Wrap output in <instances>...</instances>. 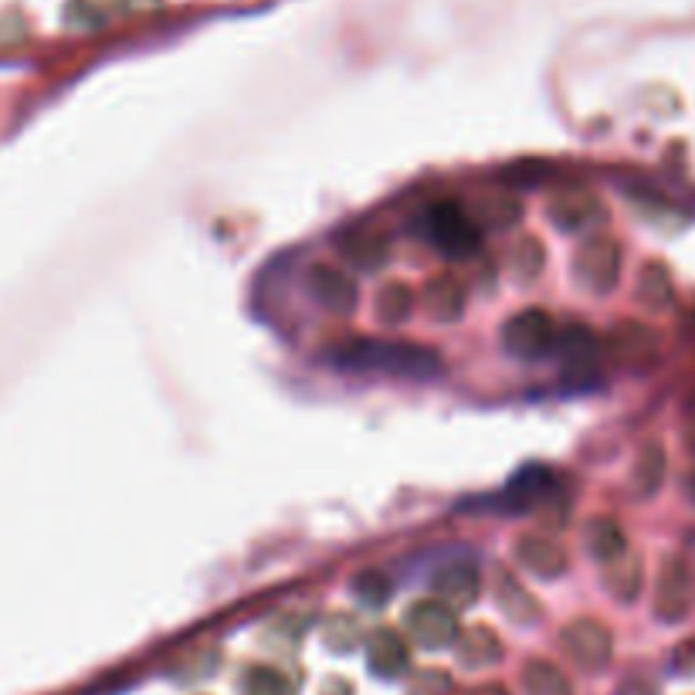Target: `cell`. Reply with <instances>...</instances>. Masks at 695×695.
Instances as JSON below:
<instances>
[{"label": "cell", "mask_w": 695, "mask_h": 695, "mask_svg": "<svg viewBox=\"0 0 695 695\" xmlns=\"http://www.w3.org/2000/svg\"><path fill=\"white\" fill-rule=\"evenodd\" d=\"M478 570L471 563H452L435 577V594L448 608H468L478 598Z\"/></svg>", "instance_id": "cell-10"}, {"label": "cell", "mask_w": 695, "mask_h": 695, "mask_svg": "<svg viewBox=\"0 0 695 695\" xmlns=\"http://www.w3.org/2000/svg\"><path fill=\"white\" fill-rule=\"evenodd\" d=\"M587 540H591V550L598 560L604 563H614L618 557L627 553V543H624V532L614 519H598L591 529H587Z\"/></svg>", "instance_id": "cell-16"}, {"label": "cell", "mask_w": 695, "mask_h": 695, "mask_svg": "<svg viewBox=\"0 0 695 695\" xmlns=\"http://www.w3.org/2000/svg\"><path fill=\"white\" fill-rule=\"evenodd\" d=\"M621 560H624V563H621V567L614 563V567H618V573L611 570V577H608V580H611V587L618 591V598L631 601V598L637 594V587H641V567H637V560H634V557H627V553H624Z\"/></svg>", "instance_id": "cell-22"}, {"label": "cell", "mask_w": 695, "mask_h": 695, "mask_svg": "<svg viewBox=\"0 0 695 695\" xmlns=\"http://www.w3.org/2000/svg\"><path fill=\"white\" fill-rule=\"evenodd\" d=\"M553 221L567 231H587L604 221V207L591 194H563L553 200Z\"/></svg>", "instance_id": "cell-11"}, {"label": "cell", "mask_w": 695, "mask_h": 695, "mask_svg": "<svg viewBox=\"0 0 695 695\" xmlns=\"http://www.w3.org/2000/svg\"><path fill=\"white\" fill-rule=\"evenodd\" d=\"M563 645L580 665L601 668L611 658V631L604 624H598L594 618H580L563 631Z\"/></svg>", "instance_id": "cell-5"}, {"label": "cell", "mask_w": 695, "mask_h": 695, "mask_svg": "<svg viewBox=\"0 0 695 695\" xmlns=\"http://www.w3.org/2000/svg\"><path fill=\"white\" fill-rule=\"evenodd\" d=\"M411 631L421 645L427 649H445L458 637V621H455V611L442 601H424L411 611Z\"/></svg>", "instance_id": "cell-6"}, {"label": "cell", "mask_w": 695, "mask_h": 695, "mask_svg": "<svg viewBox=\"0 0 695 695\" xmlns=\"http://www.w3.org/2000/svg\"><path fill=\"white\" fill-rule=\"evenodd\" d=\"M557 492V475L547 465H526L522 471L512 475V483L506 486V506L509 509H529L540 506Z\"/></svg>", "instance_id": "cell-7"}, {"label": "cell", "mask_w": 695, "mask_h": 695, "mask_svg": "<svg viewBox=\"0 0 695 695\" xmlns=\"http://www.w3.org/2000/svg\"><path fill=\"white\" fill-rule=\"evenodd\" d=\"M309 292L315 295L319 305H326L330 312H350L356 305V286L346 272L330 269V264H319L309 272Z\"/></svg>", "instance_id": "cell-8"}, {"label": "cell", "mask_w": 695, "mask_h": 695, "mask_svg": "<svg viewBox=\"0 0 695 695\" xmlns=\"http://www.w3.org/2000/svg\"><path fill=\"white\" fill-rule=\"evenodd\" d=\"M411 309H414V295H411V289L407 286H387L384 292H381V302H377V312H381V319L384 323H404V319L411 315Z\"/></svg>", "instance_id": "cell-19"}, {"label": "cell", "mask_w": 695, "mask_h": 695, "mask_svg": "<svg viewBox=\"0 0 695 695\" xmlns=\"http://www.w3.org/2000/svg\"><path fill=\"white\" fill-rule=\"evenodd\" d=\"M526 685H529V692H532V695H543L547 688H550V695H567V682H563V675H560L553 665H547V662L529 665V672H526Z\"/></svg>", "instance_id": "cell-20"}, {"label": "cell", "mask_w": 695, "mask_h": 695, "mask_svg": "<svg viewBox=\"0 0 695 695\" xmlns=\"http://www.w3.org/2000/svg\"><path fill=\"white\" fill-rule=\"evenodd\" d=\"M692 604V580H688V567L682 560H668L658 580V604L655 611L668 621L682 618Z\"/></svg>", "instance_id": "cell-9"}, {"label": "cell", "mask_w": 695, "mask_h": 695, "mask_svg": "<svg viewBox=\"0 0 695 695\" xmlns=\"http://www.w3.org/2000/svg\"><path fill=\"white\" fill-rule=\"evenodd\" d=\"M577 276L583 286L611 292L621 276V248L611 238H591L577 255Z\"/></svg>", "instance_id": "cell-4"}, {"label": "cell", "mask_w": 695, "mask_h": 695, "mask_svg": "<svg viewBox=\"0 0 695 695\" xmlns=\"http://www.w3.org/2000/svg\"><path fill=\"white\" fill-rule=\"evenodd\" d=\"M634 483H637V489L645 492V496H652L665 483V448L662 445H649L645 452H641Z\"/></svg>", "instance_id": "cell-17"}, {"label": "cell", "mask_w": 695, "mask_h": 695, "mask_svg": "<svg viewBox=\"0 0 695 695\" xmlns=\"http://www.w3.org/2000/svg\"><path fill=\"white\" fill-rule=\"evenodd\" d=\"M516 557L526 570L540 573V577H557L567 570V553L550 543V540H540V537H526L519 547H516Z\"/></svg>", "instance_id": "cell-13"}, {"label": "cell", "mask_w": 695, "mask_h": 695, "mask_svg": "<svg viewBox=\"0 0 695 695\" xmlns=\"http://www.w3.org/2000/svg\"><path fill=\"white\" fill-rule=\"evenodd\" d=\"M427 312H432L435 319H455L461 309H465V289L452 279V276H442L435 279L432 286H427Z\"/></svg>", "instance_id": "cell-15"}, {"label": "cell", "mask_w": 695, "mask_h": 695, "mask_svg": "<svg viewBox=\"0 0 695 695\" xmlns=\"http://www.w3.org/2000/svg\"><path fill=\"white\" fill-rule=\"evenodd\" d=\"M353 587H356L360 601H366V604H384L391 594V583L381 573H363V577H356Z\"/></svg>", "instance_id": "cell-24"}, {"label": "cell", "mask_w": 695, "mask_h": 695, "mask_svg": "<svg viewBox=\"0 0 695 695\" xmlns=\"http://www.w3.org/2000/svg\"><path fill=\"white\" fill-rule=\"evenodd\" d=\"M672 295V282H668V272L662 264H649V272L641 276V299L649 305H665Z\"/></svg>", "instance_id": "cell-21"}, {"label": "cell", "mask_w": 695, "mask_h": 695, "mask_svg": "<svg viewBox=\"0 0 695 695\" xmlns=\"http://www.w3.org/2000/svg\"><path fill=\"white\" fill-rule=\"evenodd\" d=\"M655 350H658V336H655V330H649V326H641V323H621V326L614 330V353H618V360H624V363L641 366V363H649V360L655 356Z\"/></svg>", "instance_id": "cell-12"}, {"label": "cell", "mask_w": 695, "mask_h": 695, "mask_svg": "<svg viewBox=\"0 0 695 695\" xmlns=\"http://www.w3.org/2000/svg\"><path fill=\"white\" fill-rule=\"evenodd\" d=\"M340 251L346 255V261H353L363 272L377 269V264L387 261V241L377 235H346L340 241Z\"/></svg>", "instance_id": "cell-14"}, {"label": "cell", "mask_w": 695, "mask_h": 695, "mask_svg": "<svg viewBox=\"0 0 695 695\" xmlns=\"http://www.w3.org/2000/svg\"><path fill=\"white\" fill-rule=\"evenodd\" d=\"M333 360L350 370H381L407 381H432L442 373V356L417 343H394V340H350L336 346Z\"/></svg>", "instance_id": "cell-1"}, {"label": "cell", "mask_w": 695, "mask_h": 695, "mask_svg": "<svg viewBox=\"0 0 695 695\" xmlns=\"http://www.w3.org/2000/svg\"><path fill=\"white\" fill-rule=\"evenodd\" d=\"M387 658H391V668H397V665H404V662H407V652H404V645H401V637H397V634H391V631H384V634L377 637V649H373L370 662L377 665V668H384V665H387Z\"/></svg>", "instance_id": "cell-23"}, {"label": "cell", "mask_w": 695, "mask_h": 695, "mask_svg": "<svg viewBox=\"0 0 695 695\" xmlns=\"http://www.w3.org/2000/svg\"><path fill=\"white\" fill-rule=\"evenodd\" d=\"M553 350H560L570 363H594L598 360V340L587 333V330H580V326H573V330H567L563 336H557V346Z\"/></svg>", "instance_id": "cell-18"}, {"label": "cell", "mask_w": 695, "mask_h": 695, "mask_svg": "<svg viewBox=\"0 0 695 695\" xmlns=\"http://www.w3.org/2000/svg\"><path fill=\"white\" fill-rule=\"evenodd\" d=\"M502 343L519 360H540L557 346V326L543 309H522L506 323Z\"/></svg>", "instance_id": "cell-3"}, {"label": "cell", "mask_w": 695, "mask_h": 695, "mask_svg": "<svg viewBox=\"0 0 695 695\" xmlns=\"http://www.w3.org/2000/svg\"><path fill=\"white\" fill-rule=\"evenodd\" d=\"M424 235L448 258H468L478 251V245H483V235H478V225L471 221V214L465 207H458L455 200H438L435 207H427Z\"/></svg>", "instance_id": "cell-2"}]
</instances>
